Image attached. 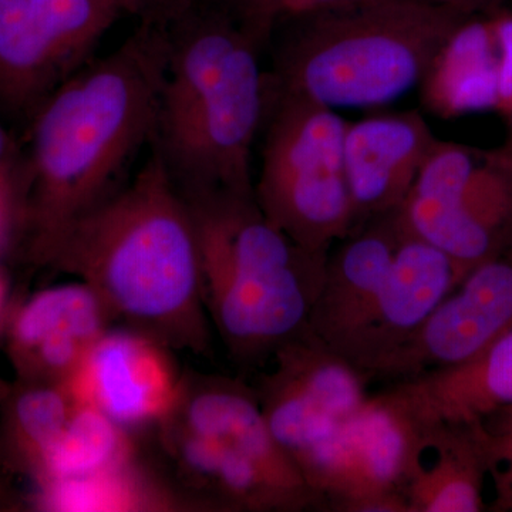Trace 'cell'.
Listing matches in <instances>:
<instances>
[{
  "mask_svg": "<svg viewBox=\"0 0 512 512\" xmlns=\"http://www.w3.org/2000/svg\"><path fill=\"white\" fill-rule=\"evenodd\" d=\"M167 62V28L140 23L119 49L70 74L33 114L23 181L37 261L116 191L121 173L153 140Z\"/></svg>",
  "mask_w": 512,
  "mask_h": 512,
  "instance_id": "1",
  "label": "cell"
},
{
  "mask_svg": "<svg viewBox=\"0 0 512 512\" xmlns=\"http://www.w3.org/2000/svg\"><path fill=\"white\" fill-rule=\"evenodd\" d=\"M167 33L151 146L184 200L252 197V146L268 101L259 66L264 46L204 0H195Z\"/></svg>",
  "mask_w": 512,
  "mask_h": 512,
  "instance_id": "3",
  "label": "cell"
},
{
  "mask_svg": "<svg viewBox=\"0 0 512 512\" xmlns=\"http://www.w3.org/2000/svg\"><path fill=\"white\" fill-rule=\"evenodd\" d=\"M5 396H6L5 390L0 389V397H5Z\"/></svg>",
  "mask_w": 512,
  "mask_h": 512,
  "instance_id": "35",
  "label": "cell"
},
{
  "mask_svg": "<svg viewBox=\"0 0 512 512\" xmlns=\"http://www.w3.org/2000/svg\"><path fill=\"white\" fill-rule=\"evenodd\" d=\"M127 15L143 25L167 28L190 8L195 0H116Z\"/></svg>",
  "mask_w": 512,
  "mask_h": 512,
  "instance_id": "27",
  "label": "cell"
},
{
  "mask_svg": "<svg viewBox=\"0 0 512 512\" xmlns=\"http://www.w3.org/2000/svg\"><path fill=\"white\" fill-rule=\"evenodd\" d=\"M497 49L493 20L478 22L471 18L457 30L429 74L436 77V97L443 104L440 107L453 113L497 109Z\"/></svg>",
  "mask_w": 512,
  "mask_h": 512,
  "instance_id": "22",
  "label": "cell"
},
{
  "mask_svg": "<svg viewBox=\"0 0 512 512\" xmlns=\"http://www.w3.org/2000/svg\"><path fill=\"white\" fill-rule=\"evenodd\" d=\"M187 204L200 239L211 326L235 365H265L305 330L329 254L299 247L269 224L255 195H212Z\"/></svg>",
  "mask_w": 512,
  "mask_h": 512,
  "instance_id": "4",
  "label": "cell"
},
{
  "mask_svg": "<svg viewBox=\"0 0 512 512\" xmlns=\"http://www.w3.org/2000/svg\"><path fill=\"white\" fill-rule=\"evenodd\" d=\"M403 237L397 210L366 222L330 249L306 332L342 356L382 288Z\"/></svg>",
  "mask_w": 512,
  "mask_h": 512,
  "instance_id": "16",
  "label": "cell"
},
{
  "mask_svg": "<svg viewBox=\"0 0 512 512\" xmlns=\"http://www.w3.org/2000/svg\"><path fill=\"white\" fill-rule=\"evenodd\" d=\"M138 457L140 447L134 431L124 429L93 407L79 406L35 478L42 485L93 476L126 466Z\"/></svg>",
  "mask_w": 512,
  "mask_h": 512,
  "instance_id": "23",
  "label": "cell"
},
{
  "mask_svg": "<svg viewBox=\"0 0 512 512\" xmlns=\"http://www.w3.org/2000/svg\"><path fill=\"white\" fill-rule=\"evenodd\" d=\"M111 323L99 296L84 282L45 289L13 318L10 355L22 379L69 382Z\"/></svg>",
  "mask_w": 512,
  "mask_h": 512,
  "instance_id": "15",
  "label": "cell"
},
{
  "mask_svg": "<svg viewBox=\"0 0 512 512\" xmlns=\"http://www.w3.org/2000/svg\"><path fill=\"white\" fill-rule=\"evenodd\" d=\"M430 2L447 6L468 18H476L477 15L497 12L505 0H430Z\"/></svg>",
  "mask_w": 512,
  "mask_h": 512,
  "instance_id": "31",
  "label": "cell"
},
{
  "mask_svg": "<svg viewBox=\"0 0 512 512\" xmlns=\"http://www.w3.org/2000/svg\"><path fill=\"white\" fill-rule=\"evenodd\" d=\"M0 461H3L2 454H0ZM3 491H5V487H3V481H2V478H0V497H2Z\"/></svg>",
  "mask_w": 512,
  "mask_h": 512,
  "instance_id": "34",
  "label": "cell"
},
{
  "mask_svg": "<svg viewBox=\"0 0 512 512\" xmlns=\"http://www.w3.org/2000/svg\"><path fill=\"white\" fill-rule=\"evenodd\" d=\"M170 353L136 330L110 328L67 384L79 406L124 429H156L173 409L183 376Z\"/></svg>",
  "mask_w": 512,
  "mask_h": 512,
  "instance_id": "12",
  "label": "cell"
},
{
  "mask_svg": "<svg viewBox=\"0 0 512 512\" xmlns=\"http://www.w3.org/2000/svg\"><path fill=\"white\" fill-rule=\"evenodd\" d=\"M45 264L90 286L113 323L170 350L212 355L197 225L154 148L130 184L60 235Z\"/></svg>",
  "mask_w": 512,
  "mask_h": 512,
  "instance_id": "2",
  "label": "cell"
},
{
  "mask_svg": "<svg viewBox=\"0 0 512 512\" xmlns=\"http://www.w3.org/2000/svg\"><path fill=\"white\" fill-rule=\"evenodd\" d=\"M6 299V285L3 279L0 278V313L3 311V305H5Z\"/></svg>",
  "mask_w": 512,
  "mask_h": 512,
  "instance_id": "33",
  "label": "cell"
},
{
  "mask_svg": "<svg viewBox=\"0 0 512 512\" xmlns=\"http://www.w3.org/2000/svg\"><path fill=\"white\" fill-rule=\"evenodd\" d=\"M512 329V255L477 266L416 332L376 367L373 380L399 382L457 366Z\"/></svg>",
  "mask_w": 512,
  "mask_h": 512,
  "instance_id": "9",
  "label": "cell"
},
{
  "mask_svg": "<svg viewBox=\"0 0 512 512\" xmlns=\"http://www.w3.org/2000/svg\"><path fill=\"white\" fill-rule=\"evenodd\" d=\"M9 204L10 198L0 192V232H2L3 222H5L6 214H8Z\"/></svg>",
  "mask_w": 512,
  "mask_h": 512,
  "instance_id": "32",
  "label": "cell"
},
{
  "mask_svg": "<svg viewBox=\"0 0 512 512\" xmlns=\"http://www.w3.org/2000/svg\"><path fill=\"white\" fill-rule=\"evenodd\" d=\"M33 18L64 74L77 72L123 15L116 0H28Z\"/></svg>",
  "mask_w": 512,
  "mask_h": 512,
  "instance_id": "24",
  "label": "cell"
},
{
  "mask_svg": "<svg viewBox=\"0 0 512 512\" xmlns=\"http://www.w3.org/2000/svg\"><path fill=\"white\" fill-rule=\"evenodd\" d=\"M254 384L278 446L301 471L316 447L362 407L369 376L303 330L275 350Z\"/></svg>",
  "mask_w": 512,
  "mask_h": 512,
  "instance_id": "8",
  "label": "cell"
},
{
  "mask_svg": "<svg viewBox=\"0 0 512 512\" xmlns=\"http://www.w3.org/2000/svg\"><path fill=\"white\" fill-rule=\"evenodd\" d=\"M66 79L28 0H0V109L32 119Z\"/></svg>",
  "mask_w": 512,
  "mask_h": 512,
  "instance_id": "20",
  "label": "cell"
},
{
  "mask_svg": "<svg viewBox=\"0 0 512 512\" xmlns=\"http://www.w3.org/2000/svg\"><path fill=\"white\" fill-rule=\"evenodd\" d=\"M375 0H281L279 20L284 18L303 19L320 13L335 12L373 3Z\"/></svg>",
  "mask_w": 512,
  "mask_h": 512,
  "instance_id": "29",
  "label": "cell"
},
{
  "mask_svg": "<svg viewBox=\"0 0 512 512\" xmlns=\"http://www.w3.org/2000/svg\"><path fill=\"white\" fill-rule=\"evenodd\" d=\"M468 19L430 0H380L303 18L279 53L274 93L333 110L390 103L426 82Z\"/></svg>",
  "mask_w": 512,
  "mask_h": 512,
  "instance_id": "5",
  "label": "cell"
},
{
  "mask_svg": "<svg viewBox=\"0 0 512 512\" xmlns=\"http://www.w3.org/2000/svg\"><path fill=\"white\" fill-rule=\"evenodd\" d=\"M419 424H477L512 406V329L474 359L399 380L383 390Z\"/></svg>",
  "mask_w": 512,
  "mask_h": 512,
  "instance_id": "17",
  "label": "cell"
},
{
  "mask_svg": "<svg viewBox=\"0 0 512 512\" xmlns=\"http://www.w3.org/2000/svg\"><path fill=\"white\" fill-rule=\"evenodd\" d=\"M3 456L36 477L79 403L67 382L22 379L5 396Z\"/></svg>",
  "mask_w": 512,
  "mask_h": 512,
  "instance_id": "21",
  "label": "cell"
},
{
  "mask_svg": "<svg viewBox=\"0 0 512 512\" xmlns=\"http://www.w3.org/2000/svg\"><path fill=\"white\" fill-rule=\"evenodd\" d=\"M173 483L197 511H322L302 477L288 476L221 441L156 427Z\"/></svg>",
  "mask_w": 512,
  "mask_h": 512,
  "instance_id": "10",
  "label": "cell"
},
{
  "mask_svg": "<svg viewBox=\"0 0 512 512\" xmlns=\"http://www.w3.org/2000/svg\"><path fill=\"white\" fill-rule=\"evenodd\" d=\"M458 285L453 261L403 227L402 241L382 288L342 357L372 379L376 367L402 346Z\"/></svg>",
  "mask_w": 512,
  "mask_h": 512,
  "instance_id": "13",
  "label": "cell"
},
{
  "mask_svg": "<svg viewBox=\"0 0 512 512\" xmlns=\"http://www.w3.org/2000/svg\"><path fill=\"white\" fill-rule=\"evenodd\" d=\"M437 140L417 111L348 123L343 157L355 229L402 207Z\"/></svg>",
  "mask_w": 512,
  "mask_h": 512,
  "instance_id": "14",
  "label": "cell"
},
{
  "mask_svg": "<svg viewBox=\"0 0 512 512\" xmlns=\"http://www.w3.org/2000/svg\"><path fill=\"white\" fill-rule=\"evenodd\" d=\"M478 426L494 491L488 510L512 512V406L497 410Z\"/></svg>",
  "mask_w": 512,
  "mask_h": 512,
  "instance_id": "25",
  "label": "cell"
},
{
  "mask_svg": "<svg viewBox=\"0 0 512 512\" xmlns=\"http://www.w3.org/2000/svg\"><path fill=\"white\" fill-rule=\"evenodd\" d=\"M375 2H380V0H375Z\"/></svg>",
  "mask_w": 512,
  "mask_h": 512,
  "instance_id": "36",
  "label": "cell"
},
{
  "mask_svg": "<svg viewBox=\"0 0 512 512\" xmlns=\"http://www.w3.org/2000/svg\"><path fill=\"white\" fill-rule=\"evenodd\" d=\"M419 426V443L406 487L409 512L487 510L484 484L488 463L478 423Z\"/></svg>",
  "mask_w": 512,
  "mask_h": 512,
  "instance_id": "18",
  "label": "cell"
},
{
  "mask_svg": "<svg viewBox=\"0 0 512 512\" xmlns=\"http://www.w3.org/2000/svg\"><path fill=\"white\" fill-rule=\"evenodd\" d=\"M271 94L274 113L254 184L256 204L299 247L328 255L355 231L343 157L348 121L305 97Z\"/></svg>",
  "mask_w": 512,
  "mask_h": 512,
  "instance_id": "6",
  "label": "cell"
},
{
  "mask_svg": "<svg viewBox=\"0 0 512 512\" xmlns=\"http://www.w3.org/2000/svg\"><path fill=\"white\" fill-rule=\"evenodd\" d=\"M420 426L383 392L370 394L301 466L322 511L409 512L406 487Z\"/></svg>",
  "mask_w": 512,
  "mask_h": 512,
  "instance_id": "7",
  "label": "cell"
},
{
  "mask_svg": "<svg viewBox=\"0 0 512 512\" xmlns=\"http://www.w3.org/2000/svg\"><path fill=\"white\" fill-rule=\"evenodd\" d=\"M397 214L407 232L453 261L461 284L512 244V154H483L456 200L409 195Z\"/></svg>",
  "mask_w": 512,
  "mask_h": 512,
  "instance_id": "11",
  "label": "cell"
},
{
  "mask_svg": "<svg viewBox=\"0 0 512 512\" xmlns=\"http://www.w3.org/2000/svg\"><path fill=\"white\" fill-rule=\"evenodd\" d=\"M493 26L500 49L497 109L512 113V16L494 19Z\"/></svg>",
  "mask_w": 512,
  "mask_h": 512,
  "instance_id": "28",
  "label": "cell"
},
{
  "mask_svg": "<svg viewBox=\"0 0 512 512\" xmlns=\"http://www.w3.org/2000/svg\"><path fill=\"white\" fill-rule=\"evenodd\" d=\"M37 505L47 511H195L173 480L141 457L93 476L42 484Z\"/></svg>",
  "mask_w": 512,
  "mask_h": 512,
  "instance_id": "19",
  "label": "cell"
},
{
  "mask_svg": "<svg viewBox=\"0 0 512 512\" xmlns=\"http://www.w3.org/2000/svg\"><path fill=\"white\" fill-rule=\"evenodd\" d=\"M16 151L12 141L0 124V192L8 198L12 195L16 171Z\"/></svg>",
  "mask_w": 512,
  "mask_h": 512,
  "instance_id": "30",
  "label": "cell"
},
{
  "mask_svg": "<svg viewBox=\"0 0 512 512\" xmlns=\"http://www.w3.org/2000/svg\"><path fill=\"white\" fill-rule=\"evenodd\" d=\"M239 23L262 46L279 20L281 0H204Z\"/></svg>",
  "mask_w": 512,
  "mask_h": 512,
  "instance_id": "26",
  "label": "cell"
}]
</instances>
